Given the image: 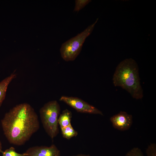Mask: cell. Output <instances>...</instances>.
<instances>
[{
  "instance_id": "cell-1",
  "label": "cell",
  "mask_w": 156,
  "mask_h": 156,
  "mask_svg": "<svg viewBox=\"0 0 156 156\" xmlns=\"http://www.w3.org/2000/svg\"><path fill=\"white\" fill-rule=\"evenodd\" d=\"M4 134L9 143L24 144L39 129L38 115L29 104L17 105L6 113L1 120Z\"/></svg>"
},
{
  "instance_id": "cell-2",
  "label": "cell",
  "mask_w": 156,
  "mask_h": 156,
  "mask_svg": "<svg viewBox=\"0 0 156 156\" xmlns=\"http://www.w3.org/2000/svg\"><path fill=\"white\" fill-rule=\"evenodd\" d=\"M112 80L115 86L120 87L125 90L133 98L140 99L143 97L138 65L133 59H126L118 64Z\"/></svg>"
},
{
  "instance_id": "cell-3",
  "label": "cell",
  "mask_w": 156,
  "mask_h": 156,
  "mask_svg": "<svg viewBox=\"0 0 156 156\" xmlns=\"http://www.w3.org/2000/svg\"><path fill=\"white\" fill-rule=\"evenodd\" d=\"M60 110L58 103L56 101H49L40 109V118L46 132L52 139L59 132L58 118Z\"/></svg>"
},
{
  "instance_id": "cell-4",
  "label": "cell",
  "mask_w": 156,
  "mask_h": 156,
  "mask_svg": "<svg viewBox=\"0 0 156 156\" xmlns=\"http://www.w3.org/2000/svg\"><path fill=\"white\" fill-rule=\"evenodd\" d=\"M98 19V18L83 31L62 44L60 51L64 60L72 61L76 58L80 53L86 39L92 32Z\"/></svg>"
},
{
  "instance_id": "cell-5",
  "label": "cell",
  "mask_w": 156,
  "mask_h": 156,
  "mask_svg": "<svg viewBox=\"0 0 156 156\" xmlns=\"http://www.w3.org/2000/svg\"><path fill=\"white\" fill-rule=\"evenodd\" d=\"M60 100L65 103L78 112L103 115L102 112L97 108L78 98L62 96Z\"/></svg>"
},
{
  "instance_id": "cell-6",
  "label": "cell",
  "mask_w": 156,
  "mask_h": 156,
  "mask_svg": "<svg viewBox=\"0 0 156 156\" xmlns=\"http://www.w3.org/2000/svg\"><path fill=\"white\" fill-rule=\"evenodd\" d=\"M113 127L117 130L124 131L129 129L133 123L132 115L125 111H120L110 119Z\"/></svg>"
},
{
  "instance_id": "cell-7",
  "label": "cell",
  "mask_w": 156,
  "mask_h": 156,
  "mask_svg": "<svg viewBox=\"0 0 156 156\" xmlns=\"http://www.w3.org/2000/svg\"><path fill=\"white\" fill-rule=\"evenodd\" d=\"M26 156H60V151L55 145L48 147L33 146L29 148L24 153Z\"/></svg>"
},
{
  "instance_id": "cell-8",
  "label": "cell",
  "mask_w": 156,
  "mask_h": 156,
  "mask_svg": "<svg viewBox=\"0 0 156 156\" xmlns=\"http://www.w3.org/2000/svg\"><path fill=\"white\" fill-rule=\"evenodd\" d=\"M16 77L14 71L0 82V107L5 99L8 87L11 82Z\"/></svg>"
},
{
  "instance_id": "cell-9",
  "label": "cell",
  "mask_w": 156,
  "mask_h": 156,
  "mask_svg": "<svg viewBox=\"0 0 156 156\" xmlns=\"http://www.w3.org/2000/svg\"><path fill=\"white\" fill-rule=\"evenodd\" d=\"M72 114L67 109L64 110L58 117V123L61 128L67 127L70 125Z\"/></svg>"
},
{
  "instance_id": "cell-10",
  "label": "cell",
  "mask_w": 156,
  "mask_h": 156,
  "mask_svg": "<svg viewBox=\"0 0 156 156\" xmlns=\"http://www.w3.org/2000/svg\"><path fill=\"white\" fill-rule=\"evenodd\" d=\"M61 130L63 137L67 139L76 137L78 134L77 132L75 130L71 125L61 128Z\"/></svg>"
},
{
  "instance_id": "cell-11",
  "label": "cell",
  "mask_w": 156,
  "mask_h": 156,
  "mask_svg": "<svg viewBox=\"0 0 156 156\" xmlns=\"http://www.w3.org/2000/svg\"><path fill=\"white\" fill-rule=\"evenodd\" d=\"M3 156H26L24 153L21 154L16 152L14 148L11 147L1 152Z\"/></svg>"
},
{
  "instance_id": "cell-12",
  "label": "cell",
  "mask_w": 156,
  "mask_h": 156,
  "mask_svg": "<svg viewBox=\"0 0 156 156\" xmlns=\"http://www.w3.org/2000/svg\"><path fill=\"white\" fill-rule=\"evenodd\" d=\"M91 0H76L75 1V6L74 10V12H79L88 4Z\"/></svg>"
},
{
  "instance_id": "cell-13",
  "label": "cell",
  "mask_w": 156,
  "mask_h": 156,
  "mask_svg": "<svg viewBox=\"0 0 156 156\" xmlns=\"http://www.w3.org/2000/svg\"><path fill=\"white\" fill-rule=\"evenodd\" d=\"M125 156H144V155L140 148L134 147L128 152Z\"/></svg>"
},
{
  "instance_id": "cell-14",
  "label": "cell",
  "mask_w": 156,
  "mask_h": 156,
  "mask_svg": "<svg viewBox=\"0 0 156 156\" xmlns=\"http://www.w3.org/2000/svg\"><path fill=\"white\" fill-rule=\"evenodd\" d=\"M146 153L147 156H156V144L151 143L146 149Z\"/></svg>"
},
{
  "instance_id": "cell-15",
  "label": "cell",
  "mask_w": 156,
  "mask_h": 156,
  "mask_svg": "<svg viewBox=\"0 0 156 156\" xmlns=\"http://www.w3.org/2000/svg\"><path fill=\"white\" fill-rule=\"evenodd\" d=\"M73 156H90L89 155H87L83 154H78L76 155H73Z\"/></svg>"
},
{
  "instance_id": "cell-16",
  "label": "cell",
  "mask_w": 156,
  "mask_h": 156,
  "mask_svg": "<svg viewBox=\"0 0 156 156\" xmlns=\"http://www.w3.org/2000/svg\"><path fill=\"white\" fill-rule=\"evenodd\" d=\"M2 145L1 141L0 140V153H1L2 151Z\"/></svg>"
},
{
  "instance_id": "cell-17",
  "label": "cell",
  "mask_w": 156,
  "mask_h": 156,
  "mask_svg": "<svg viewBox=\"0 0 156 156\" xmlns=\"http://www.w3.org/2000/svg\"></svg>"
}]
</instances>
